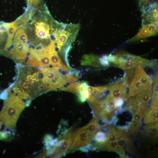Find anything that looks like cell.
<instances>
[{
    "mask_svg": "<svg viewBox=\"0 0 158 158\" xmlns=\"http://www.w3.org/2000/svg\"><path fill=\"white\" fill-rule=\"evenodd\" d=\"M75 133L74 131L70 130L61 137L57 149V153L58 155H62L69 149L72 143Z\"/></svg>",
    "mask_w": 158,
    "mask_h": 158,
    "instance_id": "obj_7",
    "label": "cell"
},
{
    "mask_svg": "<svg viewBox=\"0 0 158 158\" xmlns=\"http://www.w3.org/2000/svg\"><path fill=\"white\" fill-rule=\"evenodd\" d=\"M9 23L0 21V54L4 48L8 37V28Z\"/></svg>",
    "mask_w": 158,
    "mask_h": 158,
    "instance_id": "obj_9",
    "label": "cell"
},
{
    "mask_svg": "<svg viewBox=\"0 0 158 158\" xmlns=\"http://www.w3.org/2000/svg\"><path fill=\"white\" fill-rule=\"evenodd\" d=\"M99 64V58L94 55H86L84 56L81 61V64L92 65L98 67Z\"/></svg>",
    "mask_w": 158,
    "mask_h": 158,
    "instance_id": "obj_10",
    "label": "cell"
},
{
    "mask_svg": "<svg viewBox=\"0 0 158 158\" xmlns=\"http://www.w3.org/2000/svg\"><path fill=\"white\" fill-rule=\"evenodd\" d=\"M129 86L124 77L119 81L110 85L109 86L110 98L113 99L121 97L128 98L127 92Z\"/></svg>",
    "mask_w": 158,
    "mask_h": 158,
    "instance_id": "obj_6",
    "label": "cell"
},
{
    "mask_svg": "<svg viewBox=\"0 0 158 158\" xmlns=\"http://www.w3.org/2000/svg\"><path fill=\"white\" fill-rule=\"evenodd\" d=\"M156 128L155 127L150 128L148 130L149 135L151 136H155L157 134Z\"/></svg>",
    "mask_w": 158,
    "mask_h": 158,
    "instance_id": "obj_13",
    "label": "cell"
},
{
    "mask_svg": "<svg viewBox=\"0 0 158 158\" xmlns=\"http://www.w3.org/2000/svg\"><path fill=\"white\" fill-rule=\"evenodd\" d=\"M29 6H37L40 0H28Z\"/></svg>",
    "mask_w": 158,
    "mask_h": 158,
    "instance_id": "obj_14",
    "label": "cell"
},
{
    "mask_svg": "<svg viewBox=\"0 0 158 158\" xmlns=\"http://www.w3.org/2000/svg\"><path fill=\"white\" fill-rule=\"evenodd\" d=\"M152 83L151 78L145 73L142 67L138 66L135 71L129 87L128 98L144 91L151 90Z\"/></svg>",
    "mask_w": 158,
    "mask_h": 158,
    "instance_id": "obj_4",
    "label": "cell"
},
{
    "mask_svg": "<svg viewBox=\"0 0 158 158\" xmlns=\"http://www.w3.org/2000/svg\"><path fill=\"white\" fill-rule=\"evenodd\" d=\"M28 39L26 32L18 30L11 44L4 49L1 54L12 59L16 62L25 61L29 51Z\"/></svg>",
    "mask_w": 158,
    "mask_h": 158,
    "instance_id": "obj_2",
    "label": "cell"
},
{
    "mask_svg": "<svg viewBox=\"0 0 158 158\" xmlns=\"http://www.w3.org/2000/svg\"><path fill=\"white\" fill-rule=\"evenodd\" d=\"M158 114L156 111H152L147 115L146 118L147 121L150 123L157 121V120Z\"/></svg>",
    "mask_w": 158,
    "mask_h": 158,
    "instance_id": "obj_11",
    "label": "cell"
},
{
    "mask_svg": "<svg viewBox=\"0 0 158 158\" xmlns=\"http://www.w3.org/2000/svg\"><path fill=\"white\" fill-rule=\"evenodd\" d=\"M157 32V22L143 26L142 29L135 37L129 40L128 42L138 40L148 36L155 35Z\"/></svg>",
    "mask_w": 158,
    "mask_h": 158,
    "instance_id": "obj_8",
    "label": "cell"
},
{
    "mask_svg": "<svg viewBox=\"0 0 158 158\" xmlns=\"http://www.w3.org/2000/svg\"><path fill=\"white\" fill-rule=\"evenodd\" d=\"M97 128V125L91 122L78 129L75 133L71 149L76 150L88 145L94 138Z\"/></svg>",
    "mask_w": 158,
    "mask_h": 158,
    "instance_id": "obj_5",
    "label": "cell"
},
{
    "mask_svg": "<svg viewBox=\"0 0 158 158\" xmlns=\"http://www.w3.org/2000/svg\"><path fill=\"white\" fill-rule=\"evenodd\" d=\"M20 66L18 69L17 80L12 87L17 91H30L37 92L47 90L42 83L43 74L41 69Z\"/></svg>",
    "mask_w": 158,
    "mask_h": 158,
    "instance_id": "obj_1",
    "label": "cell"
},
{
    "mask_svg": "<svg viewBox=\"0 0 158 158\" xmlns=\"http://www.w3.org/2000/svg\"><path fill=\"white\" fill-rule=\"evenodd\" d=\"M40 18H35L33 19L32 24V27L29 29L28 35L29 40L30 42V46L35 47L39 44H44L52 40L49 39L50 37L54 40L56 38L51 37L55 35L50 36L51 28L49 24L47 17L40 16Z\"/></svg>",
    "mask_w": 158,
    "mask_h": 158,
    "instance_id": "obj_3",
    "label": "cell"
},
{
    "mask_svg": "<svg viewBox=\"0 0 158 158\" xmlns=\"http://www.w3.org/2000/svg\"><path fill=\"white\" fill-rule=\"evenodd\" d=\"M99 62L101 65L104 66H107L110 65L107 56L104 55L99 59Z\"/></svg>",
    "mask_w": 158,
    "mask_h": 158,
    "instance_id": "obj_12",
    "label": "cell"
}]
</instances>
